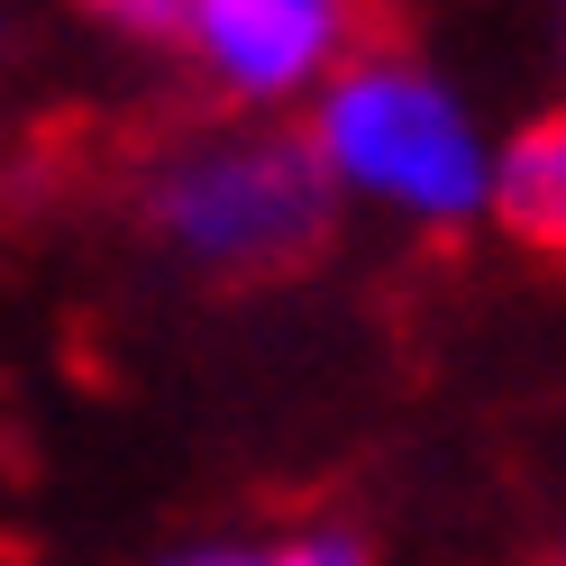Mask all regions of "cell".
Masks as SVG:
<instances>
[{
	"instance_id": "cell-6",
	"label": "cell",
	"mask_w": 566,
	"mask_h": 566,
	"mask_svg": "<svg viewBox=\"0 0 566 566\" xmlns=\"http://www.w3.org/2000/svg\"><path fill=\"white\" fill-rule=\"evenodd\" d=\"M74 10H92L101 28H119V38H137V46H174L184 38V0H74Z\"/></svg>"
},
{
	"instance_id": "cell-2",
	"label": "cell",
	"mask_w": 566,
	"mask_h": 566,
	"mask_svg": "<svg viewBox=\"0 0 566 566\" xmlns=\"http://www.w3.org/2000/svg\"><path fill=\"white\" fill-rule=\"evenodd\" d=\"M302 147L321 165H338V174H357V184L402 192L411 210H439V220H457V210L484 192L475 137L457 119V101L411 64V46H366L329 83V101H321V119H311Z\"/></svg>"
},
{
	"instance_id": "cell-4",
	"label": "cell",
	"mask_w": 566,
	"mask_h": 566,
	"mask_svg": "<svg viewBox=\"0 0 566 566\" xmlns=\"http://www.w3.org/2000/svg\"><path fill=\"white\" fill-rule=\"evenodd\" d=\"M493 210H503V229L530 247V256L566 265V111H548L539 128L512 137L503 174H493Z\"/></svg>"
},
{
	"instance_id": "cell-3",
	"label": "cell",
	"mask_w": 566,
	"mask_h": 566,
	"mask_svg": "<svg viewBox=\"0 0 566 566\" xmlns=\"http://www.w3.org/2000/svg\"><path fill=\"white\" fill-rule=\"evenodd\" d=\"M384 0H184V46L229 101H274L311 83L347 46V28H375Z\"/></svg>"
},
{
	"instance_id": "cell-1",
	"label": "cell",
	"mask_w": 566,
	"mask_h": 566,
	"mask_svg": "<svg viewBox=\"0 0 566 566\" xmlns=\"http://www.w3.org/2000/svg\"><path fill=\"white\" fill-rule=\"evenodd\" d=\"M147 229L192 256L210 283H293L338 247V192L329 165L302 137H238L192 147L147 174Z\"/></svg>"
},
{
	"instance_id": "cell-7",
	"label": "cell",
	"mask_w": 566,
	"mask_h": 566,
	"mask_svg": "<svg viewBox=\"0 0 566 566\" xmlns=\"http://www.w3.org/2000/svg\"><path fill=\"white\" fill-rule=\"evenodd\" d=\"M548 566H566V548H557V557H548Z\"/></svg>"
},
{
	"instance_id": "cell-5",
	"label": "cell",
	"mask_w": 566,
	"mask_h": 566,
	"mask_svg": "<svg viewBox=\"0 0 566 566\" xmlns=\"http://www.w3.org/2000/svg\"><path fill=\"white\" fill-rule=\"evenodd\" d=\"M165 566H375V548L357 530H311L293 548H192V557H165Z\"/></svg>"
}]
</instances>
